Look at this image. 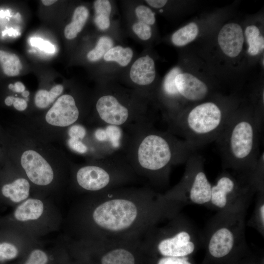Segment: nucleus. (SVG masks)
<instances>
[{"label":"nucleus","instance_id":"obj_14","mask_svg":"<svg viewBox=\"0 0 264 264\" xmlns=\"http://www.w3.org/2000/svg\"><path fill=\"white\" fill-rule=\"evenodd\" d=\"M218 42L225 55L231 58L237 57L242 50L244 42L242 28L236 23L225 24L218 34Z\"/></svg>","mask_w":264,"mask_h":264},{"label":"nucleus","instance_id":"obj_36","mask_svg":"<svg viewBox=\"0 0 264 264\" xmlns=\"http://www.w3.org/2000/svg\"><path fill=\"white\" fill-rule=\"evenodd\" d=\"M13 105L14 107L19 111H23L25 110L27 107L26 101L24 99L18 97L14 98Z\"/></svg>","mask_w":264,"mask_h":264},{"label":"nucleus","instance_id":"obj_27","mask_svg":"<svg viewBox=\"0 0 264 264\" xmlns=\"http://www.w3.org/2000/svg\"><path fill=\"white\" fill-rule=\"evenodd\" d=\"M135 15L138 21L150 26L155 22V14L152 10L145 5H139L135 9Z\"/></svg>","mask_w":264,"mask_h":264},{"label":"nucleus","instance_id":"obj_28","mask_svg":"<svg viewBox=\"0 0 264 264\" xmlns=\"http://www.w3.org/2000/svg\"><path fill=\"white\" fill-rule=\"evenodd\" d=\"M19 254V250L12 243L3 242L0 243V261L11 260L16 258Z\"/></svg>","mask_w":264,"mask_h":264},{"label":"nucleus","instance_id":"obj_34","mask_svg":"<svg viewBox=\"0 0 264 264\" xmlns=\"http://www.w3.org/2000/svg\"><path fill=\"white\" fill-rule=\"evenodd\" d=\"M156 264H192L186 257H161Z\"/></svg>","mask_w":264,"mask_h":264},{"label":"nucleus","instance_id":"obj_29","mask_svg":"<svg viewBox=\"0 0 264 264\" xmlns=\"http://www.w3.org/2000/svg\"><path fill=\"white\" fill-rule=\"evenodd\" d=\"M132 29L137 36L142 40H148L152 36L151 26L142 22L138 21L134 23L132 26Z\"/></svg>","mask_w":264,"mask_h":264},{"label":"nucleus","instance_id":"obj_10","mask_svg":"<svg viewBox=\"0 0 264 264\" xmlns=\"http://www.w3.org/2000/svg\"><path fill=\"white\" fill-rule=\"evenodd\" d=\"M141 239L80 240L77 242L99 255V264H136Z\"/></svg>","mask_w":264,"mask_h":264},{"label":"nucleus","instance_id":"obj_40","mask_svg":"<svg viewBox=\"0 0 264 264\" xmlns=\"http://www.w3.org/2000/svg\"><path fill=\"white\" fill-rule=\"evenodd\" d=\"M55 0H42V2L46 6H49L56 2Z\"/></svg>","mask_w":264,"mask_h":264},{"label":"nucleus","instance_id":"obj_30","mask_svg":"<svg viewBox=\"0 0 264 264\" xmlns=\"http://www.w3.org/2000/svg\"><path fill=\"white\" fill-rule=\"evenodd\" d=\"M49 258L43 250L35 249L32 251L24 264H47Z\"/></svg>","mask_w":264,"mask_h":264},{"label":"nucleus","instance_id":"obj_35","mask_svg":"<svg viewBox=\"0 0 264 264\" xmlns=\"http://www.w3.org/2000/svg\"><path fill=\"white\" fill-rule=\"evenodd\" d=\"M256 220L259 228L264 230V203L262 200L259 204L256 212Z\"/></svg>","mask_w":264,"mask_h":264},{"label":"nucleus","instance_id":"obj_1","mask_svg":"<svg viewBox=\"0 0 264 264\" xmlns=\"http://www.w3.org/2000/svg\"><path fill=\"white\" fill-rule=\"evenodd\" d=\"M182 205L150 186L116 188L91 194L77 211L76 228L80 240L140 239Z\"/></svg>","mask_w":264,"mask_h":264},{"label":"nucleus","instance_id":"obj_20","mask_svg":"<svg viewBox=\"0 0 264 264\" xmlns=\"http://www.w3.org/2000/svg\"><path fill=\"white\" fill-rule=\"evenodd\" d=\"M198 27L194 22H191L179 28L171 37L172 43L177 46H183L193 41L198 34Z\"/></svg>","mask_w":264,"mask_h":264},{"label":"nucleus","instance_id":"obj_21","mask_svg":"<svg viewBox=\"0 0 264 264\" xmlns=\"http://www.w3.org/2000/svg\"><path fill=\"white\" fill-rule=\"evenodd\" d=\"M244 34L248 44V52L250 55H257L264 50V38L256 26H247Z\"/></svg>","mask_w":264,"mask_h":264},{"label":"nucleus","instance_id":"obj_38","mask_svg":"<svg viewBox=\"0 0 264 264\" xmlns=\"http://www.w3.org/2000/svg\"><path fill=\"white\" fill-rule=\"evenodd\" d=\"M8 88L15 92L22 93L25 91V89L24 85L20 82H17L14 85L10 84L8 85Z\"/></svg>","mask_w":264,"mask_h":264},{"label":"nucleus","instance_id":"obj_7","mask_svg":"<svg viewBox=\"0 0 264 264\" xmlns=\"http://www.w3.org/2000/svg\"><path fill=\"white\" fill-rule=\"evenodd\" d=\"M204 159L195 153L186 161L185 172L180 181L163 194L169 199L182 204L190 202L196 204L210 202L212 184L204 170Z\"/></svg>","mask_w":264,"mask_h":264},{"label":"nucleus","instance_id":"obj_18","mask_svg":"<svg viewBox=\"0 0 264 264\" xmlns=\"http://www.w3.org/2000/svg\"><path fill=\"white\" fill-rule=\"evenodd\" d=\"M88 15V10L85 6H79L75 9L71 22L65 28L64 35L67 39L72 40L77 37L83 28Z\"/></svg>","mask_w":264,"mask_h":264},{"label":"nucleus","instance_id":"obj_24","mask_svg":"<svg viewBox=\"0 0 264 264\" xmlns=\"http://www.w3.org/2000/svg\"><path fill=\"white\" fill-rule=\"evenodd\" d=\"M64 90L61 85L53 86L49 91L45 89H40L36 93L35 104L40 109L48 107L60 95Z\"/></svg>","mask_w":264,"mask_h":264},{"label":"nucleus","instance_id":"obj_37","mask_svg":"<svg viewBox=\"0 0 264 264\" xmlns=\"http://www.w3.org/2000/svg\"><path fill=\"white\" fill-rule=\"evenodd\" d=\"M148 5L154 8H160L164 6L167 2L166 0H147Z\"/></svg>","mask_w":264,"mask_h":264},{"label":"nucleus","instance_id":"obj_13","mask_svg":"<svg viewBox=\"0 0 264 264\" xmlns=\"http://www.w3.org/2000/svg\"><path fill=\"white\" fill-rule=\"evenodd\" d=\"M175 83L177 91L175 99L182 98L187 101L199 102L208 95L207 85L192 74H178L175 78Z\"/></svg>","mask_w":264,"mask_h":264},{"label":"nucleus","instance_id":"obj_15","mask_svg":"<svg viewBox=\"0 0 264 264\" xmlns=\"http://www.w3.org/2000/svg\"><path fill=\"white\" fill-rule=\"evenodd\" d=\"M156 76L155 64L149 55L138 58L132 65L130 78L135 84L145 87L152 84Z\"/></svg>","mask_w":264,"mask_h":264},{"label":"nucleus","instance_id":"obj_41","mask_svg":"<svg viewBox=\"0 0 264 264\" xmlns=\"http://www.w3.org/2000/svg\"><path fill=\"white\" fill-rule=\"evenodd\" d=\"M29 95V92L27 90H25L23 92H22V95L23 97H28Z\"/></svg>","mask_w":264,"mask_h":264},{"label":"nucleus","instance_id":"obj_19","mask_svg":"<svg viewBox=\"0 0 264 264\" xmlns=\"http://www.w3.org/2000/svg\"><path fill=\"white\" fill-rule=\"evenodd\" d=\"M95 12L94 22L101 30L108 29L110 25V15L112 6L108 0H96L93 2Z\"/></svg>","mask_w":264,"mask_h":264},{"label":"nucleus","instance_id":"obj_25","mask_svg":"<svg viewBox=\"0 0 264 264\" xmlns=\"http://www.w3.org/2000/svg\"><path fill=\"white\" fill-rule=\"evenodd\" d=\"M113 41L110 37L105 36L100 37L95 47L88 53V59L92 62L99 61L113 47Z\"/></svg>","mask_w":264,"mask_h":264},{"label":"nucleus","instance_id":"obj_5","mask_svg":"<svg viewBox=\"0 0 264 264\" xmlns=\"http://www.w3.org/2000/svg\"><path fill=\"white\" fill-rule=\"evenodd\" d=\"M75 181L81 190L91 194L132 185L141 179L136 175L123 155L116 154L79 167Z\"/></svg>","mask_w":264,"mask_h":264},{"label":"nucleus","instance_id":"obj_17","mask_svg":"<svg viewBox=\"0 0 264 264\" xmlns=\"http://www.w3.org/2000/svg\"><path fill=\"white\" fill-rule=\"evenodd\" d=\"M30 189V185L28 180L25 178L20 177L11 183L4 184L1 188V193L11 201L19 203L27 199Z\"/></svg>","mask_w":264,"mask_h":264},{"label":"nucleus","instance_id":"obj_32","mask_svg":"<svg viewBox=\"0 0 264 264\" xmlns=\"http://www.w3.org/2000/svg\"><path fill=\"white\" fill-rule=\"evenodd\" d=\"M87 130L82 125L75 124L70 126L68 130L69 138L82 140L86 136Z\"/></svg>","mask_w":264,"mask_h":264},{"label":"nucleus","instance_id":"obj_9","mask_svg":"<svg viewBox=\"0 0 264 264\" xmlns=\"http://www.w3.org/2000/svg\"><path fill=\"white\" fill-rule=\"evenodd\" d=\"M256 189L259 190L258 185L252 174L226 169L212 185L210 203L225 210L232 206L231 203L247 199Z\"/></svg>","mask_w":264,"mask_h":264},{"label":"nucleus","instance_id":"obj_3","mask_svg":"<svg viewBox=\"0 0 264 264\" xmlns=\"http://www.w3.org/2000/svg\"><path fill=\"white\" fill-rule=\"evenodd\" d=\"M261 132L254 112H233L215 141L224 169L246 174L254 171Z\"/></svg>","mask_w":264,"mask_h":264},{"label":"nucleus","instance_id":"obj_12","mask_svg":"<svg viewBox=\"0 0 264 264\" xmlns=\"http://www.w3.org/2000/svg\"><path fill=\"white\" fill-rule=\"evenodd\" d=\"M80 110L73 96L66 94L59 97L45 115L46 122L56 127H68L79 120Z\"/></svg>","mask_w":264,"mask_h":264},{"label":"nucleus","instance_id":"obj_23","mask_svg":"<svg viewBox=\"0 0 264 264\" xmlns=\"http://www.w3.org/2000/svg\"><path fill=\"white\" fill-rule=\"evenodd\" d=\"M0 63L4 73L9 76L19 74L22 64L16 54L0 50Z\"/></svg>","mask_w":264,"mask_h":264},{"label":"nucleus","instance_id":"obj_4","mask_svg":"<svg viewBox=\"0 0 264 264\" xmlns=\"http://www.w3.org/2000/svg\"><path fill=\"white\" fill-rule=\"evenodd\" d=\"M234 112L216 102H203L168 122V131L199 149L216 140Z\"/></svg>","mask_w":264,"mask_h":264},{"label":"nucleus","instance_id":"obj_16","mask_svg":"<svg viewBox=\"0 0 264 264\" xmlns=\"http://www.w3.org/2000/svg\"><path fill=\"white\" fill-rule=\"evenodd\" d=\"M44 209V204L41 200L27 198L17 207L14 216L19 221L35 220L42 216Z\"/></svg>","mask_w":264,"mask_h":264},{"label":"nucleus","instance_id":"obj_2","mask_svg":"<svg viewBox=\"0 0 264 264\" xmlns=\"http://www.w3.org/2000/svg\"><path fill=\"white\" fill-rule=\"evenodd\" d=\"M124 157L136 175L151 185L167 183L172 167L185 163L198 149L170 132L149 124L129 131Z\"/></svg>","mask_w":264,"mask_h":264},{"label":"nucleus","instance_id":"obj_39","mask_svg":"<svg viewBox=\"0 0 264 264\" xmlns=\"http://www.w3.org/2000/svg\"><path fill=\"white\" fill-rule=\"evenodd\" d=\"M14 98L15 97L12 96H9L7 97L4 100L5 105L8 106L12 105L14 102Z\"/></svg>","mask_w":264,"mask_h":264},{"label":"nucleus","instance_id":"obj_11","mask_svg":"<svg viewBox=\"0 0 264 264\" xmlns=\"http://www.w3.org/2000/svg\"><path fill=\"white\" fill-rule=\"evenodd\" d=\"M20 163L27 177L33 184L46 186L53 181L54 174L51 166L37 151L24 150L21 154Z\"/></svg>","mask_w":264,"mask_h":264},{"label":"nucleus","instance_id":"obj_6","mask_svg":"<svg viewBox=\"0 0 264 264\" xmlns=\"http://www.w3.org/2000/svg\"><path fill=\"white\" fill-rule=\"evenodd\" d=\"M117 94L104 92L95 103L96 121L100 126H112L131 130L152 124L153 119L144 107L131 105Z\"/></svg>","mask_w":264,"mask_h":264},{"label":"nucleus","instance_id":"obj_26","mask_svg":"<svg viewBox=\"0 0 264 264\" xmlns=\"http://www.w3.org/2000/svg\"><path fill=\"white\" fill-rule=\"evenodd\" d=\"M178 68H174L166 75L163 84V91L165 95L169 98L176 99L177 91L175 80L176 76L180 73Z\"/></svg>","mask_w":264,"mask_h":264},{"label":"nucleus","instance_id":"obj_33","mask_svg":"<svg viewBox=\"0 0 264 264\" xmlns=\"http://www.w3.org/2000/svg\"><path fill=\"white\" fill-rule=\"evenodd\" d=\"M67 143L72 150L78 153L86 154L88 151L87 146L80 140L68 138Z\"/></svg>","mask_w":264,"mask_h":264},{"label":"nucleus","instance_id":"obj_31","mask_svg":"<svg viewBox=\"0 0 264 264\" xmlns=\"http://www.w3.org/2000/svg\"><path fill=\"white\" fill-rule=\"evenodd\" d=\"M29 43L31 46L38 47L39 49L48 54H53L56 51L53 44L49 41L39 37L30 38Z\"/></svg>","mask_w":264,"mask_h":264},{"label":"nucleus","instance_id":"obj_22","mask_svg":"<svg viewBox=\"0 0 264 264\" xmlns=\"http://www.w3.org/2000/svg\"><path fill=\"white\" fill-rule=\"evenodd\" d=\"M132 56V48L116 45L111 47L103 58L106 62H114L121 66L125 67L130 64Z\"/></svg>","mask_w":264,"mask_h":264},{"label":"nucleus","instance_id":"obj_8","mask_svg":"<svg viewBox=\"0 0 264 264\" xmlns=\"http://www.w3.org/2000/svg\"><path fill=\"white\" fill-rule=\"evenodd\" d=\"M241 201L223 210V218L213 228L207 238V248L215 258H224L240 242L243 230L242 203Z\"/></svg>","mask_w":264,"mask_h":264}]
</instances>
